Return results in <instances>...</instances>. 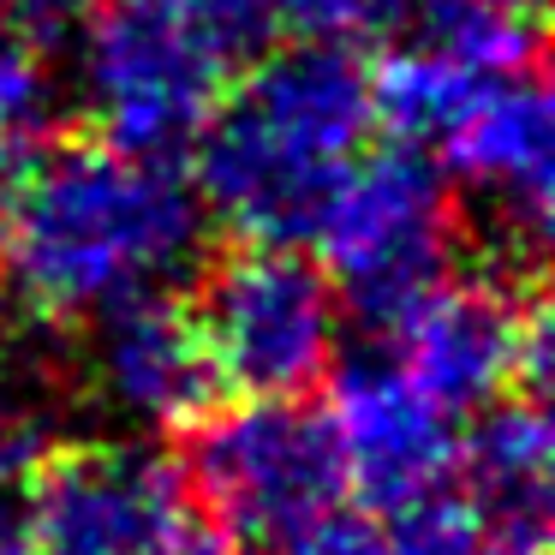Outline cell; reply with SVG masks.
Here are the masks:
<instances>
[{"instance_id":"obj_1","label":"cell","mask_w":555,"mask_h":555,"mask_svg":"<svg viewBox=\"0 0 555 555\" xmlns=\"http://www.w3.org/2000/svg\"><path fill=\"white\" fill-rule=\"evenodd\" d=\"M204 228V197L168 156L54 138L0 185V293L42 323H90L192 269Z\"/></svg>"},{"instance_id":"obj_2","label":"cell","mask_w":555,"mask_h":555,"mask_svg":"<svg viewBox=\"0 0 555 555\" xmlns=\"http://www.w3.org/2000/svg\"><path fill=\"white\" fill-rule=\"evenodd\" d=\"M371 73L335 37H293L221 90L197 132V197L240 240H311L371 144Z\"/></svg>"},{"instance_id":"obj_3","label":"cell","mask_w":555,"mask_h":555,"mask_svg":"<svg viewBox=\"0 0 555 555\" xmlns=\"http://www.w3.org/2000/svg\"><path fill=\"white\" fill-rule=\"evenodd\" d=\"M197 519L245 555H299L347 507L335 430L299 395H240L185 424L180 460Z\"/></svg>"},{"instance_id":"obj_4","label":"cell","mask_w":555,"mask_h":555,"mask_svg":"<svg viewBox=\"0 0 555 555\" xmlns=\"http://www.w3.org/2000/svg\"><path fill=\"white\" fill-rule=\"evenodd\" d=\"M73 37L90 120L138 156L192 150L233 85V54L192 0H96Z\"/></svg>"},{"instance_id":"obj_5","label":"cell","mask_w":555,"mask_h":555,"mask_svg":"<svg viewBox=\"0 0 555 555\" xmlns=\"http://www.w3.org/2000/svg\"><path fill=\"white\" fill-rule=\"evenodd\" d=\"M311 240H323V269L340 305L388 328L454 269V185L418 144L395 138L383 150H359Z\"/></svg>"},{"instance_id":"obj_6","label":"cell","mask_w":555,"mask_h":555,"mask_svg":"<svg viewBox=\"0 0 555 555\" xmlns=\"http://www.w3.org/2000/svg\"><path fill=\"white\" fill-rule=\"evenodd\" d=\"M216 376L240 395H305L335 371L340 305L317 257L287 240H245L204 275L197 293Z\"/></svg>"},{"instance_id":"obj_7","label":"cell","mask_w":555,"mask_h":555,"mask_svg":"<svg viewBox=\"0 0 555 555\" xmlns=\"http://www.w3.org/2000/svg\"><path fill=\"white\" fill-rule=\"evenodd\" d=\"M25 555H204L173 460L144 442L49 448L18 472Z\"/></svg>"},{"instance_id":"obj_8","label":"cell","mask_w":555,"mask_h":555,"mask_svg":"<svg viewBox=\"0 0 555 555\" xmlns=\"http://www.w3.org/2000/svg\"><path fill=\"white\" fill-rule=\"evenodd\" d=\"M388 359L454 418L483 412L490 400L550 383V317L543 299L514 269H448L406 317L388 323Z\"/></svg>"},{"instance_id":"obj_9","label":"cell","mask_w":555,"mask_h":555,"mask_svg":"<svg viewBox=\"0 0 555 555\" xmlns=\"http://www.w3.org/2000/svg\"><path fill=\"white\" fill-rule=\"evenodd\" d=\"M424 156L448 173V185L472 192L507 228V245L543 251L550 228V173H555V114L538 66L483 73L424 144Z\"/></svg>"},{"instance_id":"obj_10","label":"cell","mask_w":555,"mask_h":555,"mask_svg":"<svg viewBox=\"0 0 555 555\" xmlns=\"http://www.w3.org/2000/svg\"><path fill=\"white\" fill-rule=\"evenodd\" d=\"M328 430L347 472V495L371 514H406L454 483L460 430L454 412L436 406L395 359H359L335 376Z\"/></svg>"},{"instance_id":"obj_11","label":"cell","mask_w":555,"mask_h":555,"mask_svg":"<svg viewBox=\"0 0 555 555\" xmlns=\"http://www.w3.org/2000/svg\"><path fill=\"white\" fill-rule=\"evenodd\" d=\"M90 383L102 406L144 430H185L204 406H216V359L192 299L168 287L132 293L90 317Z\"/></svg>"},{"instance_id":"obj_12","label":"cell","mask_w":555,"mask_h":555,"mask_svg":"<svg viewBox=\"0 0 555 555\" xmlns=\"http://www.w3.org/2000/svg\"><path fill=\"white\" fill-rule=\"evenodd\" d=\"M550 418H543V395L514 388V395L490 400L466 436H460L454 478L466 483L460 502L478 519H490L507 538L543 543L550 531Z\"/></svg>"},{"instance_id":"obj_13","label":"cell","mask_w":555,"mask_h":555,"mask_svg":"<svg viewBox=\"0 0 555 555\" xmlns=\"http://www.w3.org/2000/svg\"><path fill=\"white\" fill-rule=\"evenodd\" d=\"M42 54L49 49L0 42V185L61 138V85Z\"/></svg>"},{"instance_id":"obj_14","label":"cell","mask_w":555,"mask_h":555,"mask_svg":"<svg viewBox=\"0 0 555 555\" xmlns=\"http://www.w3.org/2000/svg\"><path fill=\"white\" fill-rule=\"evenodd\" d=\"M275 37H335L347 42L352 30H371L376 0H263Z\"/></svg>"},{"instance_id":"obj_15","label":"cell","mask_w":555,"mask_h":555,"mask_svg":"<svg viewBox=\"0 0 555 555\" xmlns=\"http://www.w3.org/2000/svg\"><path fill=\"white\" fill-rule=\"evenodd\" d=\"M96 0H0V42H30V49H54L66 42Z\"/></svg>"},{"instance_id":"obj_16","label":"cell","mask_w":555,"mask_h":555,"mask_svg":"<svg viewBox=\"0 0 555 555\" xmlns=\"http://www.w3.org/2000/svg\"><path fill=\"white\" fill-rule=\"evenodd\" d=\"M299 555H400V550H395V531H388L383 514L364 519V514H347V507H340Z\"/></svg>"},{"instance_id":"obj_17","label":"cell","mask_w":555,"mask_h":555,"mask_svg":"<svg viewBox=\"0 0 555 555\" xmlns=\"http://www.w3.org/2000/svg\"><path fill=\"white\" fill-rule=\"evenodd\" d=\"M30 460H37V436H30V418H18V412L7 406V395H0V472H7V478H18Z\"/></svg>"},{"instance_id":"obj_18","label":"cell","mask_w":555,"mask_h":555,"mask_svg":"<svg viewBox=\"0 0 555 555\" xmlns=\"http://www.w3.org/2000/svg\"><path fill=\"white\" fill-rule=\"evenodd\" d=\"M502 7H514V13H531V18L543 13V0H502Z\"/></svg>"}]
</instances>
